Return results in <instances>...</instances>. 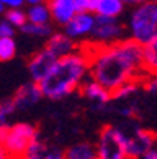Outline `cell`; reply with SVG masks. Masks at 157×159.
Returning <instances> with one entry per match:
<instances>
[{"label": "cell", "mask_w": 157, "mask_h": 159, "mask_svg": "<svg viewBox=\"0 0 157 159\" xmlns=\"http://www.w3.org/2000/svg\"><path fill=\"white\" fill-rule=\"evenodd\" d=\"M142 87H143V80H130V82L121 85L120 88H116L111 93V98H113V101H126L132 96H135Z\"/></svg>", "instance_id": "cell-19"}, {"label": "cell", "mask_w": 157, "mask_h": 159, "mask_svg": "<svg viewBox=\"0 0 157 159\" xmlns=\"http://www.w3.org/2000/svg\"><path fill=\"white\" fill-rule=\"evenodd\" d=\"M79 13H96L99 0H74Z\"/></svg>", "instance_id": "cell-24"}, {"label": "cell", "mask_w": 157, "mask_h": 159, "mask_svg": "<svg viewBox=\"0 0 157 159\" xmlns=\"http://www.w3.org/2000/svg\"><path fill=\"white\" fill-rule=\"evenodd\" d=\"M89 70L91 54L86 46L68 57L58 58L47 77L39 84L42 96L58 101L72 95L82 88L85 80L89 77Z\"/></svg>", "instance_id": "cell-2"}, {"label": "cell", "mask_w": 157, "mask_h": 159, "mask_svg": "<svg viewBox=\"0 0 157 159\" xmlns=\"http://www.w3.org/2000/svg\"><path fill=\"white\" fill-rule=\"evenodd\" d=\"M14 32H16V29L8 20H5V19L0 20V38H14Z\"/></svg>", "instance_id": "cell-26"}, {"label": "cell", "mask_w": 157, "mask_h": 159, "mask_svg": "<svg viewBox=\"0 0 157 159\" xmlns=\"http://www.w3.org/2000/svg\"><path fill=\"white\" fill-rule=\"evenodd\" d=\"M98 24V17L93 13H77L74 19L69 22L68 25L63 29V32L71 36L74 41H82L86 38H91L94 29Z\"/></svg>", "instance_id": "cell-9"}, {"label": "cell", "mask_w": 157, "mask_h": 159, "mask_svg": "<svg viewBox=\"0 0 157 159\" xmlns=\"http://www.w3.org/2000/svg\"><path fill=\"white\" fill-rule=\"evenodd\" d=\"M0 5H5L8 10H17V8H24L25 0H0Z\"/></svg>", "instance_id": "cell-28"}, {"label": "cell", "mask_w": 157, "mask_h": 159, "mask_svg": "<svg viewBox=\"0 0 157 159\" xmlns=\"http://www.w3.org/2000/svg\"><path fill=\"white\" fill-rule=\"evenodd\" d=\"M143 68L146 76H157V38L143 46Z\"/></svg>", "instance_id": "cell-18"}, {"label": "cell", "mask_w": 157, "mask_h": 159, "mask_svg": "<svg viewBox=\"0 0 157 159\" xmlns=\"http://www.w3.org/2000/svg\"><path fill=\"white\" fill-rule=\"evenodd\" d=\"M98 159H130L126 147V134L120 125H107L98 134Z\"/></svg>", "instance_id": "cell-5"}, {"label": "cell", "mask_w": 157, "mask_h": 159, "mask_svg": "<svg viewBox=\"0 0 157 159\" xmlns=\"http://www.w3.org/2000/svg\"><path fill=\"white\" fill-rule=\"evenodd\" d=\"M91 54L89 77L102 84L111 93L130 80H145L143 46L130 38L108 46L86 44Z\"/></svg>", "instance_id": "cell-1"}, {"label": "cell", "mask_w": 157, "mask_h": 159, "mask_svg": "<svg viewBox=\"0 0 157 159\" xmlns=\"http://www.w3.org/2000/svg\"><path fill=\"white\" fill-rule=\"evenodd\" d=\"M143 88L148 93H157V76H146L143 80Z\"/></svg>", "instance_id": "cell-27"}, {"label": "cell", "mask_w": 157, "mask_h": 159, "mask_svg": "<svg viewBox=\"0 0 157 159\" xmlns=\"http://www.w3.org/2000/svg\"><path fill=\"white\" fill-rule=\"evenodd\" d=\"M121 2H123L126 7H130V8H133V7H138V5H142V3H146V2H149V0H121Z\"/></svg>", "instance_id": "cell-29"}, {"label": "cell", "mask_w": 157, "mask_h": 159, "mask_svg": "<svg viewBox=\"0 0 157 159\" xmlns=\"http://www.w3.org/2000/svg\"><path fill=\"white\" fill-rule=\"evenodd\" d=\"M17 110L13 98H5L0 104V128L8 126V118L13 115V113Z\"/></svg>", "instance_id": "cell-23"}, {"label": "cell", "mask_w": 157, "mask_h": 159, "mask_svg": "<svg viewBox=\"0 0 157 159\" xmlns=\"http://www.w3.org/2000/svg\"><path fill=\"white\" fill-rule=\"evenodd\" d=\"M47 5L52 14V22L63 29L79 13L74 0H47Z\"/></svg>", "instance_id": "cell-11"}, {"label": "cell", "mask_w": 157, "mask_h": 159, "mask_svg": "<svg viewBox=\"0 0 157 159\" xmlns=\"http://www.w3.org/2000/svg\"><path fill=\"white\" fill-rule=\"evenodd\" d=\"M126 11V5L121 0H99L96 16L105 17V19H121V16Z\"/></svg>", "instance_id": "cell-16"}, {"label": "cell", "mask_w": 157, "mask_h": 159, "mask_svg": "<svg viewBox=\"0 0 157 159\" xmlns=\"http://www.w3.org/2000/svg\"><path fill=\"white\" fill-rule=\"evenodd\" d=\"M17 46L14 38H0V60L10 61L16 57Z\"/></svg>", "instance_id": "cell-22"}, {"label": "cell", "mask_w": 157, "mask_h": 159, "mask_svg": "<svg viewBox=\"0 0 157 159\" xmlns=\"http://www.w3.org/2000/svg\"><path fill=\"white\" fill-rule=\"evenodd\" d=\"M0 139L2 151H5L8 159H22L39 139V131L32 123L17 121L0 128Z\"/></svg>", "instance_id": "cell-4"}, {"label": "cell", "mask_w": 157, "mask_h": 159, "mask_svg": "<svg viewBox=\"0 0 157 159\" xmlns=\"http://www.w3.org/2000/svg\"><path fill=\"white\" fill-rule=\"evenodd\" d=\"M27 17H28L30 24H36V25H49L52 22V14H50L49 5L46 2L28 7Z\"/></svg>", "instance_id": "cell-17"}, {"label": "cell", "mask_w": 157, "mask_h": 159, "mask_svg": "<svg viewBox=\"0 0 157 159\" xmlns=\"http://www.w3.org/2000/svg\"><path fill=\"white\" fill-rule=\"evenodd\" d=\"M120 128L126 134V147L130 159H142V156L148 150L157 145V135L152 131L135 125L133 121L120 125Z\"/></svg>", "instance_id": "cell-6"}, {"label": "cell", "mask_w": 157, "mask_h": 159, "mask_svg": "<svg viewBox=\"0 0 157 159\" xmlns=\"http://www.w3.org/2000/svg\"><path fill=\"white\" fill-rule=\"evenodd\" d=\"M142 159H157V145L152 147L151 150H148V151L142 156Z\"/></svg>", "instance_id": "cell-30"}, {"label": "cell", "mask_w": 157, "mask_h": 159, "mask_svg": "<svg viewBox=\"0 0 157 159\" xmlns=\"http://www.w3.org/2000/svg\"><path fill=\"white\" fill-rule=\"evenodd\" d=\"M80 93H82V96H85L86 99L94 102L96 106H108V102L113 101L110 90H107L102 84L96 82L91 77H88L85 80V84L80 88Z\"/></svg>", "instance_id": "cell-14"}, {"label": "cell", "mask_w": 157, "mask_h": 159, "mask_svg": "<svg viewBox=\"0 0 157 159\" xmlns=\"http://www.w3.org/2000/svg\"><path fill=\"white\" fill-rule=\"evenodd\" d=\"M25 3H27L28 7H32V5H38V3H44V0H25Z\"/></svg>", "instance_id": "cell-31"}, {"label": "cell", "mask_w": 157, "mask_h": 159, "mask_svg": "<svg viewBox=\"0 0 157 159\" xmlns=\"http://www.w3.org/2000/svg\"><path fill=\"white\" fill-rule=\"evenodd\" d=\"M127 38L146 46L157 38V0L130 8L126 19Z\"/></svg>", "instance_id": "cell-3"}, {"label": "cell", "mask_w": 157, "mask_h": 159, "mask_svg": "<svg viewBox=\"0 0 157 159\" xmlns=\"http://www.w3.org/2000/svg\"><path fill=\"white\" fill-rule=\"evenodd\" d=\"M98 17V16H96ZM127 29L126 24H123L121 19H105V17H98L96 29L89 38L91 46H108V44H115L118 41L126 39Z\"/></svg>", "instance_id": "cell-7"}, {"label": "cell", "mask_w": 157, "mask_h": 159, "mask_svg": "<svg viewBox=\"0 0 157 159\" xmlns=\"http://www.w3.org/2000/svg\"><path fill=\"white\" fill-rule=\"evenodd\" d=\"M17 110L20 109H28L32 106H35L42 96V92H41V87L39 84L30 80V82H25V84H22L17 90H16V93L11 96Z\"/></svg>", "instance_id": "cell-13"}, {"label": "cell", "mask_w": 157, "mask_h": 159, "mask_svg": "<svg viewBox=\"0 0 157 159\" xmlns=\"http://www.w3.org/2000/svg\"><path fill=\"white\" fill-rule=\"evenodd\" d=\"M64 151L58 143L39 137L22 159H64Z\"/></svg>", "instance_id": "cell-12"}, {"label": "cell", "mask_w": 157, "mask_h": 159, "mask_svg": "<svg viewBox=\"0 0 157 159\" xmlns=\"http://www.w3.org/2000/svg\"><path fill=\"white\" fill-rule=\"evenodd\" d=\"M3 19L8 20L14 29H22L25 24H28V17H27V10L24 8H17V10H8L3 14Z\"/></svg>", "instance_id": "cell-20"}, {"label": "cell", "mask_w": 157, "mask_h": 159, "mask_svg": "<svg viewBox=\"0 0 157 159\" xmlns=\"http://www.w3.org/2000/svg\"><path fill=\"white\" fill-rule=\"evenodd\" d=\"M64 159H98L96 143L93 142H76L66 148Z\"/></svg>", "instance_id": "cell-15"}, {"label": "cell", "mask_w": 157, "mask_h": 159, "mask_svg": "<svg viewBox=\"0 0 157 159\" xmlns=\"http://www.w3.org/2000/svg\"><path fill=\"white\" fill-rule=\"evenodd\" d=\"M20 32L28 35V36H36V38H46V39H49L52 36V33H54V29H52L50 24L49 25H36V24H30V22H28V24H25L24 27L20 29Z\"/></svg>", "instance_id": "cell-21"}, {"label": "cell", "mask_w": 157, "mask_h": 159, "mask_svg": "<svg viewBox=\"0 0 157 159\" xmlns=\"http://www.w3.org/2000/svg\"><path fill=\"white\" fill-rule=\"evenodd\" d=\"M57 58H63V57H68L77 51H80L82 48L79 46V43L74 41L71 36H68L63 30L61 32H54L52 36L46 41V46Z\"/></svg>", "instance_id": "cell-10"}, {"label": "cell", "mask_w": 157, "mask_h": 159, "mask_svg": "<svg viewBox=\"0 0 157 159\" xmlns=\"http://www.w3.org/2000/svg\"><path fill=\"white\" fill-rule=\"evenodd\" d=\"M115 110H116L118 115H121V117H124L127 120H130V118H133V117L137 115V107L133 106V104H124L121 107H116Z\"/></svg>", "instance_id": "cell-25"}, {"label": "cell", "mask_w": 157, "mask_h": 159, "mask_svg": "<svg viewBox=\"0 0 157 159\" xmlns=\"http://www.w3.org/2000/svg\"><path fill=\"white\" fill-rule=\"evenodd\" d=\"M57 57L47 49V48H42L38 52H35L28 63H27V70L30 74V79L36 84H41L44 79L47 77V74L52 71V68L57 63Z\"/></svg>", "instance_id": "cell-8"}]
</instances>
